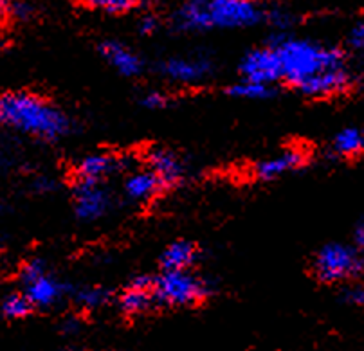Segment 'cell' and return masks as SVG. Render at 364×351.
I'll list each match as a JSON object with an SVG mask.
<instances>
[{
  "label": "cell",
  "mask_w": 364,
  "mask_h": 351,
  "mask_svg": "<svg viewBox=\"0 0 364 351\" xmlns=\"http://www.w3.org/2000/svg\"><path fill=\"white\" fill-rule=\"evenodd\" d=\"M228 94L232 97H244V99H265V97L274 96V89L269 83L242 77V81L229 87Z\"/></svg>",
  "instance_id": "obj_19"
},
{
  "label": "cell",
  "mask_w": 364,
  "mask_h": 351,
  "mask_svg": "<svg viewBox=\"0 0 364 351\" xmlns=\"http://www.w3.org/2000/svg\"><path fill=\"white\" fill-rule=\"evenodd\" d=\"M121 162L117 161L114 155L109 153H92L83 157L82 161L76 164V170H74V175H76L77 180H92L100 182L101 178L109 177L110 173L117 170Z\"/></svg>",
  "instance_id": "obj_14"
},
{
  "label": "cell",
  "mask_w": 364,
  "mask_h": 351,
  "mask_svg": "<svg viewBox=\"0 0 364 351\" xmlns=\"http://www.w3.org/2000/svg\"><path fill=\"white\" fill-rule=\"evenodd\" d=\"M240 74L245 80L262 81V83H276L283 80L282 60L276 50V47H264V49H255L244 56L240 63Z\"/></svg>",
  "instance_id": "obj_7"
},
{
  "label": "cell",
  "mask_w": 364,
  "mask_h": 351,
  "mask_svg": "<svg viewBox=\"0 0 364 351\" xmlns=\"http://www.w3.org/2000/svg\"><path fill=\"white\" fill-rule=\"evenodd\" d=\"M0 121H4V103H2V97H0Z\"/></svg>",
  "instance_id": "obj_29"
},
{
  "label": "cell",
  "mask_w": 364,
  "mask_h": 351,
  "mask_svg": "<svg viewBox=\"0 0 364 351\" xmlns=\"http://www.w3.org/2000/svg\"><path fill=\"white\" fill-rule=\"evenodd\" d=\"M33 308H35V305H33L31 299L23 292L9 293V296L4 297L2 305H0V312L9 320H18L23 319V317H28L33 312Z\"/></svg>",
  "instance_id": "obj_20"
},
{
  "label": "cell",
  "mask_w": 364,
  "mask_h": 351,
  "mask_svg": "<svg viewBox=\"0 0 364 351\" xmlns=\"http://www.w3.org/2000/svg\"><path fill=\"white\" fill-rule=\"evenodd\" d=\"M80 2L90 9L105 11L110 15H121V13H128L136 8L139 0H80Z\"/></svg>",
  "instance_id": "obj_21"
},
{
  "label": "cell",
  "mask_w": 364,
  "mask_h": 351,
  "mask_svg": "<svg viewBox=\"0 0 364 351\" xmlns=\"http://www.w3.org/2000/svg\"><path fill=\"white\" fill-rule=\"evenodd\" d=\"M348 43L353 47V49H364V22L355 23L352 27V31L348 35Z\"/></svg>",
  "instance_id": "obj_25"
},
{
  "label": "cell",
  "mask_w": 364,
  "mask_h": 351,
  "mask_svg": "<svg viewBox=\"0 0 364 351\" xmlns=\"http://www.w3.org/2000/svg\"><path fill=\"white\" fill-rule=\"evenodd\" d=\"M146 162L148 168H150L154 173L159 175L164 188H171V185H175L181 180L182 164L171 151L161 150V148L151 150L150 153L146 155Z\"/></svg>",
  "instance_id": "obj_15"
},
{
  "label": "cell",
  "mask_w": 364,
  "mask_h": 351,
  "mask_svg": "<svg viewBox=\"0 0 364 351\" xmlns=\"http://www.w3.org/2000/svg\"><path fill=\"white\" fill-rule=\"evenodd\" d=\"M364 270V258L359 247L345 243H328L314 259V274L323 283L352 279Z\"/></svg>",
  "instance_id": "obj_5"
},
{
  "label": "cell",
  "mask_w": 364,
  "mask_h": 351,
  "mask_svg": "<svg viewBox=\"0 0 364 351\" xmlns=\"http://www.w3.org/2000/svg\"><path fill=\"white\" fill-rule=\"evenodd\" d=\"M353 242H355V247H359V251H364V222H360L355 227L353 232Z\"/></svg>",
  "instance_id": "obj_27"
},
{
  "label": "cell",
  "mask_w": 364,
  "mask_h": 351,
  "mask_svg": "<svg viewBox=\"0 0 364 351\" xmlns=\"http://www.w3.org/2000/svg\"><path fill=\"white\" fill-rule=\"evenodd\" d=\"M333 150L341 157H355L364 151V130L350 126L333 137Z\"/></svg>",
  "instance_id": "obj_18"
},
{
  "label": "cell",
  "mask_w": 364,
  "mask_h": 351,
  "mask_svg": "<svg viewBox=\"0 0 364 351\" xmlns=\"http://www.w3.org/2000/svg\"><path fill=\"white\" fill-rule=\"evenodd\" d=\"M110 209V197L100 182L77 180L74 189V212L80 220L94 222Z\"/></svg>",
  "instance_id": "obj_8"
},
{
  "label": "cell",
  "mask_w": 364,
  "mask_h": 351,
  "mask_svg": "<svg viewBox=\"0 0 364 351\" xmlns=\"http://www.w3.org/2000/svg\"><path fill=\"white\" fill-rule=\"evenodd\" d=\"M197 259V249L190 242H175L161 256L163 270H188Z\"/></svg>",
  "instance_id": "obj_17"
},
{
  "label": "cell",
  "mask_w": 364,
  "mask_h": 351,
  "mask_svg": "<svg viewBox=\"0 0 364 351\" xmlns=\"http://www.w3.org/2000/svg\"><path fill=\"white\" fill-rule=\"evenodd\" d=\"M143 104L146 108H150V110H157V108L166 107L168 97L164 96L163 92H157V90H154V92H148L146 96L143 97Z\"/></svg>",
  "instance_id": "obj_24"
},
{
  "label": "cell",
  "mask_w": 364,
  "mask_h": 351,
  "mask_svg": "<svg viewBox=\"0 0 364 351\" xmlns=\"http://www.w3.org/2000/svg\"><path fill=\"white\" fill-rule=\"evenodd\" d=\"M100 53L123 76H137L143 70V62L139 56L132 49L124 47L123 43L107 40L101 43Z\"/></svg>",
  "instance_id": "obj_12"
},
{
  "label": "cell",
  "mask_w": 364,
  "mask_h": 351,
  "mask_svg": "<svg viewBox=\"0 0 364 351\" xmlns=\"http://www.w3.org/2000/svg\"><path fill=\"white\" fill-rule=\"evenodd\" d=\"M154 296L161 305L191 306L204 301L208 288L188 270H163V274L154 278Z\"/></svg>",
  "instance_id": "obj_4"
},
{
  "label": "cell",
  "mask_w": 364,
  "mask_h": 351,
  "mask_svg": "<svg viewBox=\"0 0 364 351\" xmlns=\"http://www.w3.org/2000/svg\"><path fill=\"white\" fill-rule=\"evenodd\" d=\"M11 9V0H0V20L6 18Z\"/></svg>",
  "instance_id": "obj_28"
},
{
  "label": "cell",
  "mask_w": 364,
  "mask_h": 351,
  "mask_svg": "<svg viewBox=\"0 0 364 351\" xmlns=\"http://www.w3.org/2000/svg\"><path fill=\"white\" fill-rule=\"evenodd\" d=\"M154 303V278H148V276L134 279L130 288L124 290L119 297L121 310L128 315H137V313L146 312Z\"/></svg>",
  "instance_id": "obj_11"
},
{
  "label": "cell",
  "mask_w": 364,
  "mask_h": 351,
  "mask_svg": "<svg viewBox=\"0 0 364 351\" xmlns=\"http://www.w3.org/2000/svg\"><path fill=\"white\" fill-rule=\"evenodd\" d=\"M161 189H164L163 180H161L159 175L154 173L150 168L144 171H137V173L130 175V177L127 178V182H124V193L128 195V198L139 202L154 198L155 195L159 193Z\"/></svg>",
  "instance_id": "obj_16"
},
{
  "label": "cell",
  "mask_w": 364,
  "mask_h": 351,
  "mask_svg": "<svg viewBox=\"0 0 364 351\" xmlns=\"http://www.w3.org/2000/svg\"><path fill=\"white\" fill-rule=\"evenodd\" d=\"M305 164V153L299 150H287L276 157L259 161L255 166L256 177L262 180H272L292 170H298Z\"/></svg>",
  "instance_id": "obj_13"
},
{
  "label": "cell",
  "mask_w": 364,
  "mask_h": 351,
  "mask_svg": "<svg viewBox=\"0 0 364 351\" xmlns=\"http://www.w3.org/2000/svg\"><path fill=\"white\" fill-rule=\"evenodd\" d=\"M157 18H154V16H143L139 22V31L143 33V35H154L155 31H157Z\"/></svg>",
  "instance_id": "obj_26"
},
{
  "label": "cell",
  "mask_w": 364,
  "mask_h": 351,
  "mask_svg": "<svg viewBox=\"0 0 364 351\" xmlns=\"http://www.w3.org/2000/svg\"><path fill=\"white\" fill-rule=\"evenodd\" d=\"M264 18L255 0H182L173 26L178 31H208L249 27Z\"/></svg>",
  "instance_id": "obj_1"
},
{
  "label": "cell",
  "mask_w": 364,
  "mask_h": 351,
  "mask_svg": "<svg viewBox=\"0 0 364 351\" xmlns=\"http://www.w3.org/2000/svg\"><path fill=\"white\" fill-rule=\"evenodd\" d=\"M343 299L352 306H364V285H352L343 292Z\"/></svg>",
  "instance_id": "obj_23"
},
{
  "label": "cell",
  "mask_w": 364,
  "mask_h": 351,
  "mask_svg": "<svg viewBox=\"0 0 364 351\" xmlns=\"http://www.w3.org/2000/svg\"><path fill=\"white\" fill-rule=\"evenodd\" d=\"M350 85H352V77L348 70L345 67H337L306 77L296 89L309 97H328L343 94L350 89Z\"/></svg>",
  "instance_id": "obj_9"
},
{
  "label": "cell",
  "mask_w": 364,
  "mask_h": 351,
  "mask_svg": "<svg viewBox=\"0 0 364 351\" xmlns=\"http://www.w3.org/2000/svg\"><path fill=\"white\" fill-rule=\"evenodd\" d=\"M109 296L110 293L107 292V290L103 288H85L82 290V292H77L76 299L77 303L82 306H85V308H97V306L105 305L107 301H109Z\"/></svg>",
  "instance_id": "obj_22"
},
{
  "label": "cell",
  "mask_w": 364,
  "mask_h": 351,
  "mask_svg": "<svg viewBox=\"0 0 364 351\" xmlns=\"http://www.w3.org/2000/svg\"><path fill=\"white\" fill-rule=\"evenodd\" d=\"M4 121L22 134L43 141H58L70 131V119L43 97L31 92H13L2 97Z\"/></svg>",
  "instance_id": "obj_2"
},
{
  "label": "cell",
  "mask_w": 364,
  "mask_h": 351,
  "mask_svg": "<svg viewBox=\"0 0 364 351\" xmlns=\"http://www.w3.org/2000/svg\"><path fill=\"white\" fill-rule=\"evenodd\" d=\"M23 293L31 299L35 308H49L62 299L65 286L47 274L42 259H31L20 270Z\"/></svg>",
  "instance_id": "obj_6"
},
{
  "label": "cell",
  "mask_w": 364,
  "mask_h": 351,
  "mask_svg": "<svg viewBox=\"0 0 364 351\" xmlns=\"http://www.w3.org/2000/svg\"><path fill=\"white\" fill-rule=\"evenodd\" d=\"M161 70L164 76L177 83H198L210 76L213 65L210 60L202 56H177V58L166 60Z\"/></svg>",
  "instance_id": "obj_10"
},
{
  "label": "cell",
  "mask_w": 364,
  "mask_h": 351,
  "mask_svg": "<svg viewBox=\"0 0 364 351\" xmlns=\"http://www.w3.org/2000/svg\"><path fill=\"white\" fill-rule=\"evenodd\" d=\"M274 47L282 60L283 80L292 87H298L303 80L321 70L345 67V54L336 47L294 38L279 40Z\"/></svg>",
  "instance_id": "obj_3"
}]
</instances>
